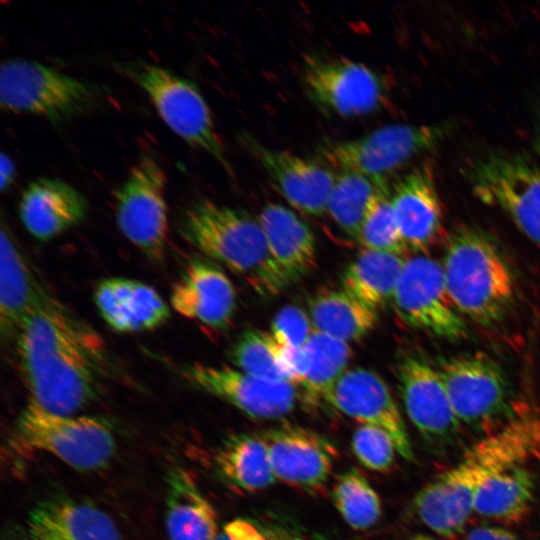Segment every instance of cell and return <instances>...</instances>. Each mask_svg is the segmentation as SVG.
Masks as SVG:
<instances>
[{
  "instance_id": "8d00e7d4",
  "label": "cell",
  "mask_w": 540,
  "mask_h": 540,
  "mask_svg": "<svg viewBox=\"0 0 540 540\" xmlns=\"http://www.w3.org/2000/svg\"><path fill=\"white\" fill-rule=\"evenodd\" d=\"M352 449L364 467L378 472L390 469L398 453L388 433L366 424H361L354 431Z\"/></svg>"
},
{
  "instance_id": "603a6c76",
  "label": "cell",
  "mask_w": 540,
  "mask_h": 540,
  "mask_svg": "<svg viewBox=\"0 0 540 540\" xmlns=\"http://www.w3.org/2000/svg\"><path fill=\"white\" fill-rule=\"evenodd\" d=\"M25 536L27 540H123L107 513L69 498L37 504L27 517Z\"/></svg>"
},
{
  "instance_id": "6da1fadb",
  "label": "cell",
  "mask_w": 540,
  "mask_h": 540,
  "mask_svg": "<svg viewBox=\"0 0 540 540\" xmlns=\"http://www.w3.org/2000/svg\"><path fill=\"white\" fill-rule=\"evenodd\" d=\"M15 341L29 403L76 415L95 399L105 368L102 342L52 296L24 320Z\"/></svg>"
},
{
  "instance_id": "e0dca14e",
  "label": "cell",
  "mask_w": 540,
  "mask_h": 540,
  "mask_svg": "<svg viewBox=\"0 0 540 540\" xmlns=\"http://www.w3.org/2000/svg\"><path fill=\"white\" fill-rule=\"evenodd\" d=\"M276 479L314 490L328 480L335 459L333 445L322 435L296 425H281L261 434Z\"/></svg>"
},
{
  "instance_id": "484cf974",
  "label": "cell",
  "mask_w": 540,
  "mask_h": 540,
  "mask_svg": "<svg viewBox=\"0 0 540 540\" xmlns=\"http://www.w3.org/2000/svg\"><path fill=\"white\" fill-rule=\"evenodd\" d=\"M165 530L169 540H215L220 529L215 509L192 474L175 466L166 479Z\"/></svg>"
},
{
  "instance_id": "60d3db41",
  "label": "cell",
  "mask_w": 540,
  "mask_h": 540,
  "mask_svg": "<svg viewBox=\"0 0 540 540\" xmlns=\"http://www.w3.org/2000/svg\"><path fill=\"white\" fill-rule=\"evenodd\" d=\"M16 176V166L13 159L4 151L0 156V189L5 193L13 184Z\"/></svg>"
},
{
  "instance_id": "3957f363",
  "label": "cell",
  "mask_w": 540,
  "mask_h": 540,
  "mask_svg": "<svg viewBox=\"0 0 540 540\" xmlns=\"http://www.w3.org/2000/svg\"><path fill=\"white\" fill-rule=\"evenodd\" d=\"M183 237L202 254L242 276L259 294H279L291 283L274 260L257 218L203 199L183 214Z\"/></svg>"
},
{
  "instance_id": "d6a6232c",
  "label": "cell",
  "mask_w": 540,
  "mask_h": 540,
  "mask_svg": "<svg viewBox=\"0 0 540 540\" xmlns=\"http://www.w3.org/2000/svg\"><path fill=\"white\" fill-rule=\"evenodd\" d=\"M332 498L343 520L355 530H367L381 517V500L377 492L355 468L338 476L332 488Z\"/></svg>"
},
{
  "instance_id": "74e56055",
  "label": "cell",
  "mask_w": 540,
  "mask_h": 540,
  "mask_svg": "<svg viewBox=\"0 0 540 540\" xmlns=\"http://www.w3.org/2000/svg\"><path fill=\"white\" fill-rule=\"evenodd\" d=\"M310 316L293 305L283 307L271 324V336L282 347L303 348L314 332Z\"/></svg>"
},
{
  "instance_id": "f1b7e54d",
  "label": "cell",
  "mask_w": 540,
  "mask_h": 540,
  "mask_svg": "<svg viewBox=\"0 0 540 540\" xmlns=\"http://www.w3.org/2000/svg\"><path fill=\"white\" fill-rule=\"evenodd\" d=\"M534 480L522 465L498 473L478 489L473 512L505 524L525 519L534 499Z\"/></svg>"
},
{
  "instance_id": "7c38bea8",
  "label": "cell",
  "mask_w": 540,
  "mask_h": 540,
  "mask_svg": "<svg viewBox=\"0 0 540 540\" xmlns=\"http://www.w3.org/2000/svg\"><path fill=\"white\" fill-rule=\"evenodd\" d=\"M393 308L407 326L450 341L463 339L467 326L446 287L441 263L417 254L406 259Z\"/></svg>"
},
{
  "instance_id": "8992f818",
  "label": "cell",
  "mask_w": 540,
  "mask_h": 540,
  "mask_svg": "<svg viewBox=\"0 0 540 540\" xmlns=\"http://www.w3.org/2000/svg\"><path fill=\"white\" fill-rule=\"evenodd\" d=\"M94 85L57 68L28 58L13 57L0 66V105L13 113L64 123L95 107Z\"/></svg>"
},
{
  "instance_id": "1f68e13d",
  "label": "cell",
  "mask_w": 540,
  "mask_h": 540,
  "mask_svg": "<svg viewBox=\"0 0 540 540\" xmlns=\"http://www.w3.org/2000/svg\"><path fill=\"white\" fill-rule=\"evenodd\" d=\"M386 181L357 172L339 171L326 213L342 231L357 241L368 206L381 184Z\"/></svg>"
},
{
  "instance_id": "ffe728a7",
  "label": "cell",
  "mask_w": 540,
  "mask_h": 540,
  "mask_svg": "<svg viewBox=\"0 0 540 540\" xmlns=\"http://www.w3.org/2000/svg\"><path fill=\"white\" fill-rule=\"evenodd\" d=\"M274 185L288 203L303 214L326 213L336 174L318 162L290 152L250 143Z\"/></svg>"
},
{
  "instance_id": "4fadbf2b",
  "label": "cell",
  "mask_w": 540,
  "mask_h": 540,
  "mask_svg": "<svg viewBox=\"0 0 540 540\" xmlns=\"http://www.w3.org/2000/svg\"><path fill=\"white\" fill-rule=\"evenodd\" d=\"M453 411L460 421L485 428L508 410L509 383L504 370L482 352L464 353L441 361L438 368Z\"/></svg>"
},
{
  "instance_id": "277c9868",
  "label": "cell",
  "mask_w": 540,
  "mask_h": 540,
  "mask_svg": "<svg viewBox=\"0 0 540 540\" xmlns=\"http://www.w3.org/2000/svg\"><path fill=\"white\" fill-rule=\"evenodd\" d=\"M441 266L448 293L462 316L492 326L508 313L515 298L513 273L482 229L455 226L446 236Z\"/></svg>"
},
{
  "instance_id": "7bdbcfd3",
  "label": "cell",
  "mask_w": 540,
  "mask_h": 540,
  "mask_svg": "<svg viewBox=\"0 0 540 540\" xmlns=\"http://www.w3.org/2000/svg\"><path fill=\"white\" fill-rule=\"evenodd\" d=\"M537 439H538V443H539V446H540V421L538 423V428H537Z\"/></svg>"
},
{
  "instance_id": "83f0119b",
  "label": "cell",
  "mask_w": 540,
  "mask_h": 540,
  "mask_svg": "<svg viewBox=\"0 0 540 540\" xmlns=\"http://www.w3.org/2000/svg\"><path fill=\"white\" fill-rule=\"evenodd\" d=\"M214 460L221 477L242 492L263 490L277 480L261 434L241 433L229 437L218 448Z\"/></svg>"
},
{
  "instance_id": "b9f144b4",
  "label": "cell",
  "mask_w": 540,
  "mask_h": 540,
  "mask_svg": "<svg viewBox=\"0 0 540 540\" xmlns=\"http://www.w3.org/2000/svg\"><path fill=\"white\" fill-rule=\"evenodd\" d=\"M536 151L538 153V155L540 156V133L537 137V140H536Z\"/></svg>"
},
{
  "instance_id": "2e32d148",
  "label": "cell",
  "mask_w": 540,
  "mask_h": 540,
  "mask_svg": "<svg viewBox=\"0 0 540 540\" xmlns=\"http://www.w3.org/2000/svg\"><path fill=\"white\" fill-rule=\"evenodd\" d=\"M329 405L361 424L378 427L392 438L398 454L413 458L404 420L384 380L371 370H346L332 392Z\"/></svg>"
},
{
  "instance_id": "e575fe53",
  "label": "cell",
  "mask_w": 540,
  "mask_h": 540,
  "mask_svg": "<svg viewBox=\"0 0 540 540\" xmlns=\"http://www.w3.org/2000/svg\"><path fill=\"white\" fill-rule=\"evenodd\" d=\"M357 241L366 250L399 255H403L407 250L394 217L391 189L387 181L381 184L373 196Z\"/></svg>"
},
{
  "instance_id": "d590c367",
  "label": "cell",
  "mask_w": 540,
  "mask_h": 540,
  "mask_svg": "<svg viewBox=\"0 0 540 540\" xmlns=\"http://www.w3.org/2000/svg\"><path fill=\"white\" fill-rule=\"evenodd\" d=\"M279 348L270 333L248 329L234 343L231 360L236 368L250 375L288 382L280 365Z\"/></svg>"
},
{
  "instance_id": "ac0fdd59",
  "label": "cell",
  "mask_w": 540,
  "mask_h": 540,
  "mask_svg": "<svg viewBox=\"0 0 540 540\" xmlns=\"http://www.w3.org/2000/svg\"><path fill=\"white\" fill-rule=\"evenodd\" d=\"M391 205L407 250L424 254L439 241L444 214L429 163L409 170L394 183Z\"/></svg>"
},
{
  "instance_id": "cb8c5ba5",
  "label": "cell",
  "mask_w": 540,
  "mask_h": 540,
  "mask_svg": "<svg viewBox=\"0 0 540 540\" xmlns=\"http://www.w3.org/2000/svg\"><path fill=\"white\" fill-rule=\"evenodd\" d=\"M48 295L5 223L0 230V328L15 339L29 314Z\"/></svg>"
},
{
  "instance_id": "ab89813d",
  "label": "cell",
  "mask_w": 540,
  "mask_h": 540,
  "mask_svg": "<svg viewBox=\"0 0 540 540\" xmlns=\"http://www.w3.org/2000/svg\"><path fill=\"white\" fill-rule=\"evenodd\" d=\"M465 540H520L508 529L496 526H480L470 530Z\"/></svg>"
},
{
  "instance_id": "7402d4cb",
  "label": "cell",
  "mask_w": 540,
  "mask_h": 540,
  "mask_svg": "<svg viewBox=\"0 0 540 540\" xmlns=\"http://www.w3.org/2000/svg\"><path fill=\"white\" fill-rule=\"evenodd\" d=\"M94 302L103 320L119 333H139L162 326L170 310L152 286L127 277L101 280L94 290Z\"/></svg>"
},
{
  "instance_id": "5bb4252c",
  "label": "cell",
  "mask_w": 540,
  "mask_h": 540,
  "mask_svg": "<svg viewBox=\"0 0 540 540\" xmlns=\"http://www.w3.org/2000/svg\"><path fill=\"white\" fill-rule=\"evenodd\" d=\"M183 375L194 387L253 418H280L293 411L298 399L296 386L289 382L256 377L229 366L193 363L184 367Z\"/></svg>"
},
{
  "instance_id": "ba28073f",
  "label": "cell",
  "mask_w": 540,
  "mask_h": 540,
  "mask_svg": "<svg viewBox=\"0 0 540 540\" xmlns=\"http://www.w3.org/2000/svg\"><path fill=\"white\" fill-rule=\"evenodd\" d=\"M464 175L481 202L504 212L540 248V166L529 154L489 151L470 160Z\"/></svg>"
},
{
  "instance_id": "7a4b0ae2",
  "label": "cell",
  "mask_w": 540,
  "mask_h": 540,
  "mask_svg": "<svg viewBox=\"0 0 540 540\" xmlns=\"http://www.w3.org/2000/svg\"><path fill=\"white\" fill-rule=\"evenodd\" d=\"M534 418L516 419L467 451L456 466L425 485L414 500L419 519L443 537L459 534L466 525L475 495L490 477L520 466L539 447Z\"/></svg>"
},
{
  "instance_id": "d6986e66",
  "label": "cell",
  "mask_w": 540,
  "mask_h": 540,
  "mask_svg": "<svg viewBox=\"0 0 540 540\" xmlns=\"http://www.w3.org/2000/svg\"><path fill=\"white\" fill-rule=\"evenodd\" d=\"M170 305L187 319L225 329L235 313L236 293L220 267L208 260L194 259L174 283Z\"/></svg>"
},
{
  "instance_id": "9c48e42d",
  "label": "cell",
  "mask_w": 540,
  "mask_h": 540,
  "mask_svg": "<svg viewBox=\"0 0 540 540\" xmlns=\"http://www.w3.org/2000/svg\"><path fill=\"white\" fill-rule=\"evenodd\" d=\"M455 127L452 121L390 124L358 138L326 142L320 145L319 154L339 171L387 179L409 161L438 146Z\"/></svg>"
},
{
  "instance_id": "f35d334b",
  "label": "cell",
  "mask_w": 540,
  "mask_h": 540,
  "mask_svg": "<svg viewBox=\"0 0 540 540\" xmlns=\"http://www.w3.org/2000/svg\"><path fill=\"white\" fill-rule=\"evenodd\" d=\"M279 361L286 380L294 386H300L309 370V357L305 347L289 348L280 346Z\"/></svg>"
},
{
  "instance_id": "8fae6325",
  "label": "cell",
  "mask_w": 540,
  "mask_h": 540,
  "mask_svg": "<svg viewBox=\"0 0 540 540\" xmlns=\"http://www.w3.org/2000/svg\"><path fill=\"white\" fill-rule=\"evenodd\" d=\"M303 82L310 100L321 110L341 117L378 111L388 97L384 77L370 66L345 57L308 56Z\"/></svg>"
},
{
  "instance_id": "d4e9b609",
  "label": "cell",
  "mask_w": 540,
  "mask_h": 540,
  "mask_svg": "<svg viewBox=\"0 0 540 540\" xmlns=\"http://www.w3.org/2000/svg\"><path fill=\"white\" fill-rule=\"evenodd\" d=\"M257 219L274 260L290 283L311 272L316 264V239L293 210L282 204L268 203Z\"/></svg>"
},
{
  "instance_id": "9a60e30c",
  "label": "cell",
  "mask_w": 540,
  "mask_h": 540,
  "mask_svg": "<svg viewBox=\"0 0 540 540\" xmlns=\"http://www.w3.org/2000/svg\"><path fill=\"white\" fill-rule=\"evenodd\" d=\"M401 396L410 421L430 443L446 445L456 439V417L438 369L414 356L403 357L396 368Z\"/></svg>"
},
{
  "instance_id": "836d02e7",
  "label": "cell",
  "mask_w": 540,
  "mask_h": 540,
  "mask_svg": "<svg viewBox=\"0 0 540 540\" xmlns=\"http://www.w3.org/2000/svg\"><path fill=\"white\" fill-rule=\"evenodd\" d=\"M215 540H326L285 515L265 512L226 523Z\"/></svg>"
},
{
  "instance_id": "4dcf8cb0",
  "label": "cell",
  "mask_w": 540,
  "mask_h": 540,
  "mask_svg": "<svg viewBox=\"0 0 540 540\" xmlns=\"http://www.w3.org/2000/svg\"><path fill=\"white\" fill-rule=\"evenodd\" d=\"M309 370L299 386L309 403L320 400L329 404L335 385L346 372L351 349L347 342L314 331L304 346Z\"/></svg>"
},
{
  "instance_id": "52a82bcc",
  "label": "cell",
  "mask_w": 540,
  "mask_h": 540,
  "mask_svg": "<svg viewBox=\"0 0 540 540\" xmlns=\"http://www.w3.org/2000/svg\"><path fill=\"white\" fill-rule=\"evenodd\" d=\"M119 70L146 93L163 122L175 134L231 171L210 107L193 81L145 61L121 63Z\"/></svg>"
},
{
  "instance_id": "5b68a950",
  "label": "cell",
  "mask_w": 540,
  "mask_h": 540,
  "mask_svg": "<svg viewBox=\"0 0 540 540\" xmlns=\"http://www.w3.org/2000/svg\"><path fill=\"white\" fill-rule=\"evenodd\" d=\"M19 452L45 453L82 472L104 468L116 451L115 437L105 419L62 415L28 403L10 437Z\"/></svg>"
},
{
  "instance_id": "30bf717a",
  "label": "cell",
  "mask_w": 540,
  "mask_h": 540,
  "mask_svg": "<svg viewBox=\"0 0 540 540\" xmlns=\"http://www.w3.org/2000/svg\"><path fill=\"white\" fill-rule=\"evenodd\" d=\"M166 173L142 155L114 191V213L121 234L147 259L160 263L166 253L169 220Z\"/></svg>"
},
{
  "instance_id": "4316f807",
  "label": "cell",
  "mask_w": 540,
  "mask_h": 540,
  "mask_svg": "<svg viewBox=\"0 0 540 540\" xmlns=\"http://www.w3.org/2000/svg\"><path fill=\"white\" fill-rule=\"evenodd\" d=\"M405 261L403 255L363 249L345 268L342 289L378 312L392 303Z\"/></svg>"
},
{
  "instance_id": "44dd1931",
  "label": "cell",
  "mask_w": 540,
  "mask_h": 540,
  "mask_svg": "<svg viewBox=\"0 0 540 540\" xmlns=\"http://www.w3.org/2000/svg\"><path fill=\"white\" fill-rule=\"evenodd\" d=\"M88 212L84 195L59 178L38 177L24 188L18 214L26 231L39 241L52 240L81 223Z\"/></svg>"
},
{
  "instance_id": "f546056e",
  "label": "cell",
  "mask_w": 540,
  "mask_h": 540,
  "mask_svg": "<svg viewBox=\"0 0 540 540\" xmlns=\"http://www.w3.org/2000/svg\"><path fill=\"white\" fill-rule=\"evenodd\" d=\"M377 313L343 289L320 292L309 303L314 330L347 343L366 336Z\"/></svg>"
}]
</instances>
